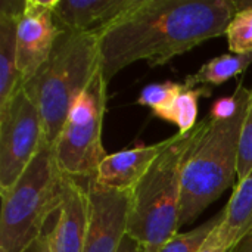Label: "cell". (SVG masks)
<instances>
[{
    "mask_svg": "<svg viewBox=\"0 0 252 252\" xmlns=\"http://www.w3.org/2000/svg\"><path fill=\"white\" fill-rule=\"evenodd\" d=\"M236 12V0H139L97 34L100 69L109 83L139 61L164 65L224 35Z\"/></svg>",
    "mask_w": 252,
    "mask_h": 252,
    "instance_id": "6da1fadb",
    "label": "cell"
},
{
    "mask_svg": "<svg viewBox=\"0 0 252 252\" xmlns=\"http://www.w3.org/2000/svg\"><path fill=\"white\" fill-rule=\"evenodd\" d=\"M208 121L207 117L189 133L168 137L164 152L130 192L127 235L143 252H159L179 235L183 164Z\"/></svg>",
    "mask_w": 252,
    "mask_h": 252,
    "instance_id": "7a4b0ae2",
    "label": "cell"
},
{
    "mask_svg": "<svg viewBox=\"0 0 252 252\" xmlns=\"http://www.w3.org/2000/svg\"><path fill=\"white\" fill-rule=\"evenodd\" d=\"M239 108L227 120L208 121L207 128L190 148L182 170L179 227L193 223L238 180V157L242 123L251 89L238 84Z\"/></svg>",
    "mask_w": 252,
    "mask_h": 252,
    "instance_id": "3957f363",
    "label": "cell"
},
{
    "mask_svg": "<svg viewBox=\"0 0 252 252\" xmlns=\"http://www.w3.org/2000/svg\"><path fill=\"white\" fill-rule=\"evenodd\" d=\"M99 68V35L62 30L46 63L24 84L38 108L47 145L55 146L74 102Z\"/></svg>",
    "mask_w": 252,
    "mask_h": 252,
    "instance_id": "277c9868",
    "label": "cell"
},
{
    "mask_svg": "<svg viewBox=\"0 0 252 252\" xmlns=\"http://www.w3.org/2000/svg\"><path fill=\"white\" fill-rule=\"evenodd\" d=\"M65 179L53 146L44 142L16 183L0 193V251L27 252L44 233L47 219L62 204Z\"/></svg>",
    "mask_w": 252,
    "mask_h": 252,
    "instance_id": "5b68a950",
    "label": "cell"
},
{
    "mask_svg": "<svg viewBox=\"0 0 252 252\" xmlns=\"http://www.w3.org/2000/svg\"><path fill=\"white\" fill-rule=\"evenodd\" d=\"M108 81L99 68L86 90L74 102L53 149L62 173L72 179H94L108 157L102 143Z\"/></svg>",
    "mask_w": 252,
    "mask_h": 252,
    "instance_id": "8992f818",
    "label": "cell"
},
{
    "mask_svg": "<svg viewBox=\"0 0 252 252\" xmlns=\"http://www.w3.org/2000/svg\"><path fill=\"white\" fill-rule=\"evenodd\" d=\"M44 145L43 121L24 84L0 109V193L10 189Z\"/></svg>",
    "mask_w": 252,
    "mask_h": 252,
    "instance_id": "52a82bcc",
    "label": "cell"
},
{
    "mask_svg": "<svg viewBox=\"0 0 252 252\" xmlns=\"http://www.w3.org/2000/svg\"><path fill=\"white\" fill-rule=\"evenodd\" d=\"M61 27L53 0H27L18 21L16 53L22 84L28 83L49 59Z\"/></svg>",
    "mask_w": 252,
    "mask_h": 252,
    "instance_id": "ba28073f",
    "label": "cell"
},
{
    "mask_svg": "<svg viewBox=\"0 0 252 252\" xmlns=\"http://www.w3.org/2000/svg\"><path fill=\"white\" fill-rule=\"evenodd\" d=\"M130 192L106 189L89 180L90 223L83 252H118L127 235Z\"/></svg>",
    "mask_w": 252,
    "mask_h": 252,
    "instance_id": "9c48e42d",
    "label": "cell"
},
{
    "mask_svg": "<svg viewBox=\"0 0 252 252\" xmlns=\"http://www.w3.org/2000/svg\"><path fill=\"white\" fill-rule=\"evenodd\" d=\"M90 223L89 180L65 179L63 198L55 227L49 232L53 252H83Z\"/></svg>",
    "mask_w": 252,
    "mask_h": 252,
    "instance_id": "30bf717a",
    "label": "cell"
},
{
    "mask_svg": "<svg viewBox=\"0 0 252 252\" xmlns=\"http://www.w3.org/2000/svg\"><path fill=\"white\" fill-rule=\"evenodd\" d=\"M167 145L168 139L149 146H137L133 149L108 154L92 180L106 189L128 192L148 173Z\"/></svg>",
    "mask_w": 252,
    "mask_h": 252,
    "instance_id": "8fae6325",
    "label": "cell"
},
{
    "mask_svg": "<svg viewBox=\"0 0 252 252\" xmlns=\"http://www.w3.org/2000/svg\"><path fill=\"white\" fill-rule=\"evenodd\" d=\"M139 0H53L61 30L102 32Z\"/></svg>",
    "mask_w": 252,
    "mask_h": 252,
    "instance_id": "7c38bea8",
    "label": "cell"
},
{
    "mask_svg": "<svg viewBox=\"0 0 252 252\" xmlns=\"http://www.w3.org/2000/svg\"><path fill=\"white\" fill-rule=\"evenodd\" d=\"M24 3L3 1L0 9V109H3L22 84L18 71V21Z\"/></svg>",
    "mask_w": 252,
    "mask_h": 252,
    "instance_id": "4fadbf2b",
    "label": "cell"
},
{
    "mask_svg": "<svg viewBox=\"0 0 252 252\" xmlns=\"http://www.w3.org/2000/svg\"><path fill=\"white\" fill-rule=\"evenodd\" d=\"M220 236L233 248L252 230V170L241 182L224 207V220L219 224Z\"/></svg>",
    "mask_w": 252,
    "mask_h": 252,
    "instance_id": "5bb4252c",
    "label": "cell"
},
{
    "mask_svg": "<svg viewBox=\"0 0 252 252\" xmlns=\"http://www.w3.org/2000/svg\"><path fill=\"white\" fill-rule=\"evenodd\" d=\"M252 63L251 53H226L204 63L195 74L188 75L185 86L189 89L199 86H220L230 78L242 74Z\"/></svg>",
    "mask_w": 252,
    "mask_h": 252,
    "instance_id": "9a60e30c",
    "label": "cell"
},
{
    "mask_svg": "<svg viewBox=\"0 0 252 252\" xmlns=\"http://www.w3.org/2000/svg\"><path fill=\"white\" fill-rule=\"evenodd\" d=\"M208 96H211V89L208 86H199L193 89L186 87L170 103L152 112L155 117L177 126L180 134H186L190 130H193L198 124L196 118L199 99Z\"/></svg>",
    "mask_w": 252,
    "mask_h": 252,
    "instance_id": "2e32d148",
    "label": "cell"
},
{
    "mask_svg": "<svg viewBox=\"0 0 252 252\" xmlns=\"http://www.w3.org/2000/svg\"><path fill=\"white\" fill-rule=\"evenodd\" d=\"M238 12L233 15L226 35L232 53L252 52V0H236Z\"/></svg>",
    "mask_w": 252,
    "mask_h": 252,
    "instance_id": "e0dca14e",
    "label": "cell"
},
{
    "mask_svg": "<svg viewBox=\"0 0 252 252\" xmlns=\"http://www.w3.org/2000/svg\"><path fill=\"white\" fill-rule=\"evenodd\" d=\"M224 220V208L210 219L207 223L192 229L188 233H179L176 235L168 244H165L159 252H196L208 239V236L213 233V230Z\"/></svg>",
    "mask_w": 252,
    "mask_h": 252,
    "instance_id": "ac0fdd59",
    "label": "cell"
},
{
    "mask_svg": "<svg viewBox=\"0 0 252 252\" xmlns=\"http://www.w3.org/2000/svg\"><path fill=\"white\" fill-rule=\"evenodd\" d=\"M186 89L183 83H176V81H164V83H154L146 86L139 97L137 103L142 106H148L152 111L165 106L170 103L179 93H182Z\"/></svg>",
    "mask_w": 252,
    "mask_h": 252,
    "instance_id": "d6986e66",
    "label": "cell"
},
{
    "mask_svg": "<svg viewBox=\"0 0 252 252\" xmlns=\"http://www.w3.org/2000/svg\"><path fill=\"white\" fill-rule=\"evenodd\" d=\"M252 170V89L245 118L242 123L241 140H239V157H238V182L244 180Z\"/></svg>",
    "mask_w": 252,
    "mask_h": 252,
    "instance_id": "ffe728a7",
    "label": "cell"
},
{
    "mask_svg": "<svg viewBox=\"0 0 252 252\" xmlns=\"http://www.w3.org/2000/svg\"><path fill=\"white\" fill-rule=\"evenodd\" d=\"M239 102H241V97H239V92L236 89L230 97H221L214 102L210 117L213 120H227L236 114V111L239 108Z\"/></svg>",
    "mask_w": 252,
    "mask_h": 252,
    "instance_id": "44dd1931",
    "label": "cell"
},
{
    "mask_svg": "<svg viewBox=\"0 0 252 252\" xmlns=\"http://www.w3.org/2000/svg\"><path fill=\"white\" fill-rule=\"evenodd\" d=\"M219 227V226H217ZM214 229L213 233L208 236V239L205 241V244L198 250L196 252H233L235 250L220 236L219 229Z\"/></svg>",
    "mask_w": 252,
    "mask_h": 252,
    "instance_id": "7402d4cb",
    "label": "cell"
},
{
    "mask_svg": "<svg viewBox=\"0 0 252 252\" xmlns=\"http://www.w3.org/2000/svg\"><path fill=\"white\" fill-rule=\"evenodd\" d=\"M27 252H53L52 250V244H50V236H49V232L43 233L28 250Z\"/></svg>",
    "mask_w": 252,
    "mask_h": 252,
    "instance_id": "603a6c76",
    "label": "cell"
},
{
    "mask_svg": "<svg viewBox=\"0 0 252 252\" xmlns=\"http://www.w3.org/2000/svg\"><path fill=\"white\" fill-rule=\"evenodd\" d=\"M118 252H143L142 251V247L131 238V236H128V235H126L124 236V239H123V242H121V245H120V250Z\"/></svg>",
    "mask_w": 252,
    "mask_h": 252,
    "instance_id": "cb8c5ba5",
    "label": "cell"
},
{
    "mask_svg": "<svg viewBox=\"0 0 252 252\" xmlns=\"http://www.w3.org/2000/svg\"><path fill=\"white\" fill-rule=\"evenodd\" d=\"M233 252H252V230L239 242V245Z\"/></svg>",
    "mask_w": 252,
    "mask_h": 252,
    "instance_id": "d4e9b609",
    "label": "cell"
},
{
    "mask_svg": "<svg viewBox=\"0 0 252 252\" xmlns=\"http://www.w3.org/2000/svg\"><path fill=\"white\" fill-rule=\"evenodd\" d=\"M0 252H1V251H0Z\"/></svg>",
    "mask_w": 252,
    "mask_h": 252,
    "instance_id": "484cf974",
    "label": "cell"
}]
</instances>
